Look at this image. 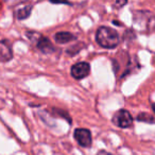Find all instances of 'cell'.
<instances>
[{
    "label": "cell",
    "instance_id": "6da1fadb",
    "mask_svg": "<svg viewBox=\"0 0 155 155\" xmlns=\"http://www.w3.org/2000/svg\"><path fill=\"white\" fill-rule=\"evenodd\" d=\"M97 43L106 49L116 48L120 43V37L116 30L110 27H100L96 33Z\"/></svg>",
    "mask_w": 155,
    "mask_h": 155
},
{
    "label": "cell",
    "instance_id": "7a4b0ae2",
    "mask_svg": "<svg viewBox=\"0 0 155 155\" xmlns=\"http://www.w3.org/2000/svg\"><path fill=\"white\" fill-rule=\"evenodd\" d=\"M134 28L140 32H152L155 30V15L149 11H137L133 13Z\"/></svg>",
    "mask_w": 155,
    "mask_h": 155
},
{
    "label": "cell",
    "instance_id": "3957f363",
    "mask_svg": "<svg viewBox=\"0 0 155 155\" xmlns=\"http://www.w3.org/2000/svg\"><path fill=\"white\" fill-rule=\"evenodd\" d=\"M112 121L118 127L127 129V127H132V124H133V117L127 110H120L117 113H115Z\"/></svg>",
    "mask_w": 155,
    "mask_h": 155
},
{
    "label": "cell",
    "instance_id": "277c9868",
    "mask_svg": "<svg viewBox=\"0 0 155 155\" xmlns=\"http://www.w3.org/2000/svg\"><path fill=\"white\" fill-rule=\"evenodd\" d=\"M73 137L75 141L83 148H89L91 146V133L87 129H75L73 132Z\"/></svg>",
    "mask_w": 155,
    "mask_h": 155
},
{
    "label": "cell",
    "instance_id": "5b68a950",
    "mask_svg": "<svg viewBox=\"0 0 155 155\" xmlns=\"http://www.w3.org/2000/svg\"><path fill=\"white\" fill-rule=\"evenodd\" d=\"M70 72L75 80H82V79L86 78L91 72V65L86 62L77 63L71 67Z\"/></svg>",
    "mask_w": 155,
    "mask_h": 155
},
{
    "label": "cell",
    "instance_id": "8992f818",
    "mask_svg": "<svg viewBox=\"0 0 155 155\" xmlns=\"http://www.w3.org/2000/svg\"><path fill=\"white\" fill-rule=\"evenodd\" d=\"M34 41L36 43V47L41 50L43 53L50 54L55 52V47L52 45V43L50 41V39L48 37H45L43 35L36 34V38L34 39Z\"/></svg>",
    "mask_w": 155,
    "mask_h": 155
},
{
    "label": "cell",
    "instance_id": "52a82bcc",
    "mask_svg": "<svg viewBox=\"0 0 155 155\" xmlns=\"http://www.w3.org/2000/svg\"><path fill=\"white\" fill-rule=\"evenodd\" d=\"M13 58V50L8 41H0V62H9Z\"/></svg>",
    "mask_w": 155,
    "mask_h": 155
},
{
    "label": "cell",
    "instance_id": "ba28073f",
    "mask_svg": "<svg viewBox=\"0 0 155 155\" xmlns=\"http://www.w3.org/2000/svg\"><path fill=\"white\" fill-rule=\"evenodd\" d=\"M77 39V36L70 32H58L54 35V41L58 44H67Z\"/></svg>",
    "mask_w": 155,
    "mask_h": 155
},
{
    "label": "cell",
    "instance_id": "9c48e42d",
    "mask_svg": "<svg viewBox=\"0 0 155 155\" xmlns=\"http://www.w3.org/2000/svg\"><path fill=\"white\" fill-rule=\"evenodd\" d=\"M31 12H32V7L31 5H25V7H21L15 12V15L16 17L18 18L19 20H22V19H26L30 16Z\"/></svg>",
    "mask_w": 155,
    "mask_h": 155
},
{
    "label": "cell",
    "instance_id": "30bf717a",
    "mask_svg": "<svg viewBox=\"0 0 155 155\" xmlns=\"http://www.w3.org/2000/svg\"><path fill=\"white\" fill-rule=\"evenodd\" d=\"M51 115H53L54 117H61L63 119H66L69 123H71V118L68 115V113H66L64 110H60V108H51Z\"/></svg>",
    "mask_w": 155,
    "mask_h": 155
},
{
    "label": "cell",
    "instance_id": "8fae6325",
    "mask_svg": "<svg viewBox=\"0 0 155 155\" xmlns=\"http://www.w3.org/2000/svg\"><path fill=\"white\" fill-rule=\"evenodd\" d=\"M137 120L147 123H155V118L152 115L148 114V113H141V114H139L137 116Z\"/></svg>",
    "mask_w": 155,
    "mask_h": 155
},
{
    "label": "cell",
    "instance_id": "7c38bea8",
    "mask_svg": "<svg viewBox=\"0 0 155 155\" xmlns=\"http://www.w3.org/2000/svg\"><path fill=\"white\" fill-rule=\"evenodd\" d=\"M127 3V0H115V5L118 8H121Z\"/></svg>",
    "mask_w": 155,
    "mask_h": 155
},
{
    "label": "cell",
    "instance_id": "4fadbf2b",
    "mask_svg": "<svg viewBox=\"0 0 155 155\" xmlns=\"http://www.w3.org/2000/svg\"><path fill=\"white\" fill-rule=\"evenodd\" d=\"M50 2L52 3H64V5H69L68 0H50Z\"/></svg>",
    "mask_w": 155,
    "mask_h": 155
},
{
    "label": "cell",
    "instance_id": "5bb4252c",
    "mask_svg": "<svg viewBox=\"0 0 155 155\" xmlns=\"http://www.w3.org/2000/svg\"><path fill=\"white\" fill-rule=\"evenodd\" d=\"M97 155H114V154H112V153L107 152V151H105V150H100L99 152L97 153Z\"/></svg>",
    "mask_w": 155,
    "mask_h": 155
},
{
    "label": "cell",
    "instance_id": "9a60e30c",
    "mask_svg": "<svg viewBox=\"0 0 155 155\" xmlns=\"http://www.w3.org/2000/svg\"><path fill=\"white\" fill-rule=\"evenodd\" d=\"M5 1H7V2H9L10 5H14V3L19 2L20 0H5Z\"/></svg>",
    "mask_w": 155,
    "mask_h": 155
},
{
    "label": "cell",
    "instance_id": "2e32d148",
    "mask_svg": "<svg viewBox=\"0 0 155 155\" xmlns=\"http://www.w3.org/2000/svg\"><path fill=\"white\" fill-rule=\"evenodd\" d=\"M114 24H117V26H122V24H121V22L116 21V20H115V21H114Z\"/></svg>",
    "mask_w": 155,
    "mask_h": 155
},
{
    "label": "cell",
    "instance_id": "e0dca14e",
    "mask_svg": "<svg viewBox=\"0 0 155 155\" xmlns=\"http://www.w3.org/2000/svg\"><path fill=\"white\" fill-rule=\"evenodd\" d=\"M152 110H153V112L155 113V103H153V104H152Z\"/></svg>",
    "mask_w": 155,
    "mask_h": 155
}]
</instances>
